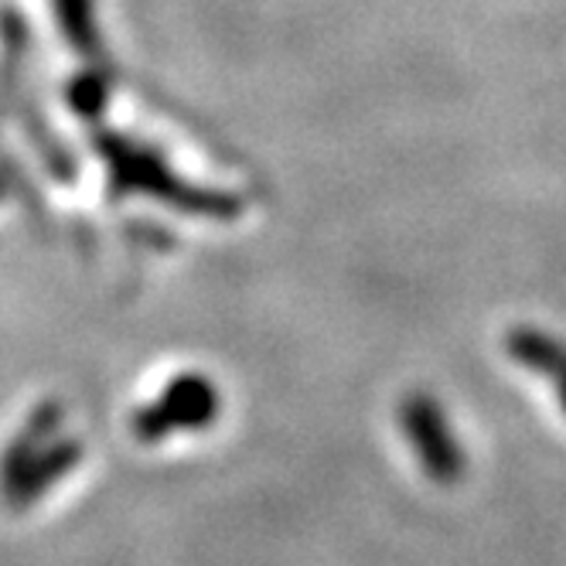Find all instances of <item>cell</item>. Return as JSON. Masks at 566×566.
Segmentation results:
<instances>
[{"label":"cell","instance_id":"cell-1","mask_svg":"<svg viewBox=\"0 0 566 566\" xmlns=\"http://www.w3.org/2000/svg\"><path fill=\"white\" fill-rule=\"evenodd\" d=\"M99 150L109 165V178L116 191H150L160 198L181 201V206H195L191 201L195 191L175 181L150 150H140L130 140H119V137H99Z\"/></svg>","mask_w":566,"mask_h":566},{"label":"cell","instance_id":"cell-2","mask_svg":"<svg viewBox=\"0 0 566 566\" xmlns=\"http://www.w3.org/2000/svg\"><path fill=\"white\" fill-rule=\"evenodd\" d=\"M78 458H83V451L75 448V443H69V440H59V443H45L42 451H38L24 468H21V474L8 484L4 489V495H8V502L11 505H31L38 495H42L49 484H55Z\"/></svg>","mask_w":566,"mask_h":566},{"label":"cell","instance_id":"cell-3","mask_svg":"<svg viewBox=\"0 0 566 566\" xmlns=\"http://www.w3.org/2000/svg\"><path fill=\"white\" fill-rule=\"evenodd\" d=\"M59 423H62V410L55 407V402H45V407H38L28 417V423L14 433L4 458H0V489H8V484L21 474V468L42 451L45 443H52Z\"/></svg>","mask_w":566,"mask_h":566},{"label":"cell","instance_id":"cell-4","mask_svg":"<svg viewBox=\"0 0 566 566\" xmlns=\"http://www.w3.org/2000/svg\"><path fill=\"white\" fill-rule=\"evenodd\" d=\"M59 4V21L69 42L78 52L96 49V28H93V0H55Z\"/></svg>","mask_w":566,"mask_h":566},{"label":"cell","instance_id":"cell-5","mask_svg":"<svg viewBox=\"0 0 566 566\" xmlns=\"http://www.w3.org/2000/svg\"><path fill=\"white\" fill-rule=\"evenodd\" d=\"M69 99H72V109L78 116H96L106 103V83L99 75L86 72V75H78L72 90H69Z\"/></svg>","mask_w":566,"mask_h":566},{"label":"cell","instance_id":"cell-6","mask_svg":"<svg viewBox=\"0 0 566 566\" xmlns=\"http://www.w3.org/2000/svg\"><path fill=\"white\" fill-rule=\"evenodd\" d=\"M0 198H4V181H0Z\"/></svg>","mask_w":566,"mask_h":566}]
</instances>
